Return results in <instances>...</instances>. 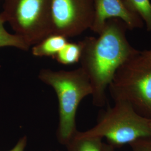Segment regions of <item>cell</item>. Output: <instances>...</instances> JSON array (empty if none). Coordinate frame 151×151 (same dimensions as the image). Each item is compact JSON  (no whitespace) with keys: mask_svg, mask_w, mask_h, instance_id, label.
Returning <instances> with one entry per match:
<instances>
[{"mask_svg":"<svg viewBox=\"0 0 151 151\" xmlns=\"http://www.w3.org/2000/svg\"><path fill=\"white\" fill-rule=\"evenodd\" d=\"M129 145L132 151H151V137L141 138Z\"/></svg>","mask_w":151,"mask_h":151,"instance_id":"13","label":"cell"},{"mask_svg":"<svg viewBox=\"0 0 151 151\" xmlns=\"http://www.w3.org/2000/svg\"><path fill=\"white\" fill-rule=\"evenodd\" d=\"M58 151V150H57V151Z\"/></svg>","mask_w":151,"mask_h":151,"instance_id":"17","label":"cell"},{"mask_svg":"<svg viewBox=\"0 0 151 151\" xmlns=\"http://www.w3.org/2000/svg\"><path fill=\"white\" fill-rule=\"evenodd\" d=\"M128 30L122 20L110 19L97 37H87L80 41V67L90 80L92 104L97 107L105 105L106 90L119 67L139 51L128 41Z\"/></svg>","mask_w":151,"mask_h":151,"instance_id":"1","label":"cell"},{"mask_svg":"<svg viewBox=\"0 0 151 151\" xmlns=\"http://www.w3.org/2000/svg\"><path fill=\"white\" fill-rule=\"evenodd\" d=\"M108 89L114 102L128 103L138 113L151 118V60L141 51L119 67Z\"/></svg>","mask_w":151,"mask_h":151,"instance_id":"3","label":"cell"},{"mask_svg":"<svg viewBox=\"0 0 151 151\" xmlns=\"http://www.w3.org/2000/svg\"><path fill=\"white\" fill-rule=\"evenodd\" d=\"M51 11L53 34L75 37L91 29L94 0H52Z\"/></svg>","mask_w":151,"mask_h":151,"instance_id":"6","label":"cell"},{"mask_svg":"<svg viewBox=\"0 0 151 151\" xmlns=\"http://www.w3.org/2000/svg\"><path fill=\"white\" fill-rule=\"evenodd\" d=\"M103 151H115V148L113 146L109 144L103 143Z\"/></svg>","mask_w":151,"mask_h":151,"instance_id":"15","label":"cell"},{"mask_svg":"<svg viewBox=\"0 0 151 151\" xmlns=\"http://www.w3.org/2000/svg\"><path fill=\"white\" fill-rule=\"evenodd\" d=\"M27 138L26 135L23 136L17 141L15 146L8 151H25L27 145Z\"/></svg>","mask_w":151,"mask_h":151,"instance_id":"14","label":"cell"},{"mask_svg":"<svg viewBox=\"0 0 151 151\" xmlns=\"http://www.w3.org/2000/svg\"><path fill=\"white\" fill-rule=\"evenodd\" d=\"M103 139L82 135L77 131L65 145L67 151H103Z\"/></svg>","mask_w":151,"mask_h":151,"instance_id":"9","label":"cell"},{"mask_svg":"<svg viewBox=\"0 0 151 151\" xmlns=\"http://www.w3.org/2000/svg\"><path fill=\"white\" fill-rule=\"evenodd\" d=\"M94 19L90 30L97 34L110 19H120L130 30L145 26L140 16L130 9L125 0H94Z\"/></svg>","mask_w":151,"mask_h":151,"instance_id":"7","label":"cell"},{"mask_svg":"<svg viewBox=\"0 0 151 151\" xmlns=\"http://www.w3.org/2000/svg\"></svg>","mask_w":151,"mask_h":151,"instance_id":"18","label":"cell"},{"mask_svg":"<svg viewBox=\"0 0 151 151\" xmlns=\"http://www.w3.org/2000/svg\"><path fill=\"white\" fill-rule=\"evenodd\" d=\"M52 0H5L4 16L15 34L30 47L53 34Z\"/></svg>","mask_w":151,"mask_h":151,"instance_id":"5","label":"cell"},{"mask_svg":"<svg viewBox=\"0 0 151 151\" xmlns=\"http://www.w3.org/2000/svg\"><path fill=\"white\" fill-rule=\"evenodd\" d=\"M142 53L147 58L151 60V49L149 50H145L141 51Z\"/></svg>","mask_w":151,"mask_h":151,"instance_id":"16","label":"cell"},{"mask_svg":"<svg viewBox=\"0 0 151 151\" xmlns=\"http://www.w3.org/2000/svg\"><path fill=\"white\" fill-rule=\"evenodd\" d=\"M38 77L53 88L59 103V124L56 133L57 140L65 146L78 131L76 115L81 101L91 95L90 80L81 67L72 70L42 69Z\"/></svg>","mask_w":151,"mask_h":151,"instance_id":"2","label":"cell"},{"mask_svg":"<svg viewBox=\"0 0 151 151\" xmlns=\"http://www.w3.org/2000/svg\"><path fill=\"white\" fill-rule=\"evenodd\" d=\"M130 9L140 16L146 29L151 32V0H125Z\"/></svg>","mask_w":151,"mask_h":151,"instance_id":"12","label":"cell"},{"mask_svg":"<svg viewBox=\"0 0 151 151\" xmlns=\"http://www.w3.org/2000/svg\"><path fill=\"white\" fill-rule=\"evenodd\" d=\"M67 43L66 37L53 34L39 43L33 45L32 52V55L35 57H51L54 58Z\"/></svg>","mask_w":151,"mask_h":151,"instance_id":"8","label":"cell"},{"mask_svg":"<svg viewBox=\"0 0 151 151\" xmlns=\"http://www.w3.org/2000/svg\"><path fill=\"white\" fill-rule=\"evenodd\" d=\"M5 22V18L0 14V48L10 47L22 50H27L30 47L22 38L6 30L4 27Z\"/></svg>","mask_w":151,"mask_h":151,"instance_id":"11","label":"cell"},{"mask_svg":"<svg viewBox=\"0 0 151 151\" xmlns=\"http://www.w3.org/2000/svg\"><path fill=\"white\" fill-rule=\"evenodd\" d=\"M151 118L138 113L129 104L115 101L101 115L93 128L80 132L85 136L105 138L115 149L151 137Z\"/></svg>","mask_w":151,"mask_h":151,"instance_id":"4","label":"cell"},{"mask_svg":"<svg viewBox=\"0 0 151 151\" xmlns=\"http://www.w3.org/2000/svg\"><path fill=\"white\" fill-rule=\"evenodd\" d=\"M82 53L81 42L67 43L57 54L54 59L60 64L70 65L80 62Z\"/></svg>","mask_w":151,"mask_h":151,"instance_id":"10","label":"cell"}]
</instances>
